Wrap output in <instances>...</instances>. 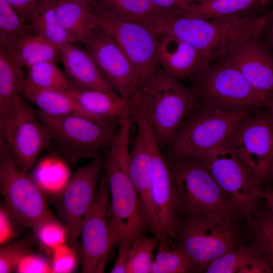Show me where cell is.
I'll list each match as a JSON object with an SVG mask.
<instances>
[{"mask_svg": "<svg viewBox=\"0 0 273 273\" xmlns=\"http://www.w3.org/2000/svg\"><path fill=\"white\" fill-rule=\"evenodd\" d=\"M94 11L98 26L114 39L138 71L143 82L153 76L158 69L161 35L147 23L121 20Z\"/></svg>", "mask_w": 273, "mask_h": 273, "instance_id": "cell-14", "label": "cell"}, {"mask_svg": "<svg viewBox=\"0 0 273 273\" xmlns=\"http://www.w3.org/2000/svg\"><path fill=\"white\" fill-rule=\"evenodd\" d=\"M27 22L34 33L59 49L68 43H73L58 21L54 0H38L28 18Z\"/></svg>", "mask_w": 273, "mask_h": 273, "instance_id": "cell-27", "label": "cell"}, {"mask_svg": "<svg viewBox=\"0 0 273 273\" xmlns=\"http://www.w3.org/2000/svg\"><path fill=\"white\" fill-rule=\"evenodd\" d=\"M74 43H68L61 47L60 57L66 75L75 86L116 92L87 51Z\"/></svg>", "mask_w": 273, "mask_h": 273, "instance_id": "cell-22", "label": "cell"}, {"mask_svg": "<svg viewBox=\"0 0 273 273\" xmlns=\"http://www.w3.org/2000/svg\"><path fill=\"white\" fill-rule=\"evenodd\" d=\"M265 16L203 18L166 14L149 24L161 35H169L189 44L211 63L223 59L237 45L260 35L268 23Z\"/></svg>", "mask_w": 273, "mask_h": 273, "instance_id": "cell-1", "label": "cell"}, {"mask_svg": "<svg viewBox=\"0 0 273 273\" xmlns=\"http://www.w3.org/2000/svg\"><path fill=\"white\" fill-rule=\"evenodd\" d=\"M272 0H204L194 4L189 16L203 18L240 15L262 7Z\"/></svg>", "mask_w": 273, "mask_h": 273, "instance_id": "cell-30", "label": "cell"}, {"mask_svg": "<svg viewBox=\"0 0 273 273\" xmlns=\"http://www.w3.org/2000/svg\"><path fill=\"white\" fill-rule=\"evenodd\" d=\"M16 225L19 226L8 211L0 207V245L9 243L17 236ZM20 227V226H19Z\"/></svg>", "mask_w": 273, "mask_h": 273, "instance_id": "cell-41", "label": "cell"}, {"mask_svg": "<svg viewBox=\"0 0 273 273\" xmlns=\"http://www.w3.org/2000/svg\"><path fill=\"white\" fill-rule=\"evenodd\" d=\"M157 59L162 69L179 80L197 78L212 64L189 44L166 35H161Z\"/></svg>", "mask_w": 273, "mask_h": 273, "instance_id": "cell-20", "label": "cell"}, {"mask_svg": "<svg viewBox=\"0 0 273 273\" xmlns=\"http://www.w3.org/2000/svg\"><path fill=\"white\" fill-rule=\"evenodd\" d=\"M4 50L28 68L43 62H55L60 56L58 47L34 32L21 36L10 48Z\"/></svg>", "mask_w": 273, "mask_h": 273, "instance_id": "cell-28", "label": "cell"}, {"mask_svg": "<svg viewBox=\"0 0 273 273\" xmlns=\"http://www.w3.org/2000/svg\"><path fill=\"white\" fill-rule=\"evenodd\" d=\"M128 101L130 110H140L146 115L161 149L200 106L196 87L186 86L179 79L159 68Z\"/></svg>", "mask_w": 273, "mask_h": 273, "instance_id": "cell-3", "label": "cell"}, {"mask_svg": "<svg viewBox=\"0 0 273 273\" xmlns=\"http://www.w3.org/2000/svg\"><path fill=\"white\" fill-rule=\"evenodd\" d=\"M4 1L17 11L23 20L27 22L28 18L38 0Z\"/></svg>", "mask_w": 273, "mask_h": 273, "instance_id": "cell-44", "label": "cell"}, {"mask_svg": "<svg viewBox=\"0 0 273 273\" xmlns=\"http://www.w3.org/2000/svg\"><path fill=\"white\" fill-rule=\"evenodd\" d=\"M109 191L103 170L94 201L81 225L78 249L81 272H104L113 247L108 218Z\"/></svg>", "mask_w": 273, "mask_h": 273, "instance_id": "cell-13", "label": "cell"}, {"mask_svg": "<svg viewBox=\"0 0 273 273\" xmlns=\"http://www.w3.org/2000/svg\"><path fill=\"white\" fill-rule=\"evenodd\" d=\"M223 59L235 67L254 88L273 96V55L260 35L243 40Z\"/></svg>", "mask_w": 273, "mask_h": 273, "instance_id": "cell-19", "label": "cell"}, {"mask_svg": "<svg viewBox=\"0 0 273 273\" xmlns=\"http://www.w3.org/2000/svg\"><path fill=\"white\" fill-rule=\"evenodd\" d=\"M179 215H240L205 164L198 158L167 159Z\"/></svg>", "mask_w": 273, "mask_h": 273, "instance_id": "cell-4", "label": "cell"}, {"mask_svg": "<svg viewBox=\"0 0 273 273\" xmlns=\"http://www.w3.org/2000/svg\"><path fill=\"white\" fill-rule=\"evenodd\" d=\"M24 67L9 51L0 48V132L21 97L25 78Z\"/></svg>", "mask_w": 273, "mask_h": 273, "instance_id": "cell-24", "label": "cell"}, {"mask_svg": "<svg viewBox=\"0 0 273 273\" xmlns=\"http://www.w3.org/2000/svg\"><path fill=\"white\" fill-rule=\"evenodd\" d=\"M250 226L255 239L254 244L273 271V212L268 207L266 210L257 211Z\"/></svg>", "mask_w": 273, "mask_h": 273, "instance_id": "cell-33", "label": "cell"}, {"mask_svg": "<svg viewBox=\"0 0 273 273\" xmlns=\"http://www.w3.org/2000/svg\"><path fill=\"white\" fill-rule=\"evenodd\" d=\"M52 136L53 145L68 160L100 157L116 136L118 126L107 125L80 115L55 116L35 110Z\"/></svg>", "mask_w": 273, "mask_h": 273, "instance_id": "cell-8", "label": "cell"}, {"mask_svg": "<svg viewBox=\"0 0 273 273\" xmlns=\"http://www.w3.org/2000/svg\"><path fill=\"white\" fill-rule=\"evenodd\" d=\"M32 231L41 245L51 252L69 239L67 228L57 218L41 223Z\"/></svg>", "mask_w": 273, "mask_h": 273, "instance_id": "cell-37", "label": "cell"}, {"mask_svg": "<svg viewBox=\"0 0 273 273\" xmlns=\"http://www.w3.org/2000/svg\"><path fill=\"white\" fill-rule=\"evenodd\" d=\"M16 270L19 273L52 272L51 262L42 255L31 252L22 259Z\"/></svg>", "mask_w": 273, "mask_h": 273, "instance_id": "cell-39", "label": "cell"}, {"mask_svg": "<svg viewBox=\"0 0 273 273\" xmlns=\"http://www.w3.org/2000/svg\"><path fill=\"white\" fill-rule=\"evenodd\" d=\"M238 273H273L269 264L257 254L247 260Z\"/></svg>", "mask_w": 273, "mask_h": 273, "instance_id": "cell-43", "label": "cell"}, {"mask_svg": "<svg viewBox=\"0 0 273 273\" xmlns=\"http://www.w3.org/2000/svg\"><path fill=\"white\" fill-rule=\"evenodd\" d=\"M57 19L73 43L82 44L97 26L94 9L87 0H54Z\"/></svg>", "mask_w": 273, "mask_h": 273, "instance_id": "cell-23", "label": "cell"}, {"mask_svg": "<svg viewBox=\"0 0 273 273\" xmlns=\"http://www.w3.org/2000/svg\"><path fill=\"white\" fill-rule=\"evenodd\" d=\"M0 188L2 205L20 228L32 231L41 223L57 218L49 207L45 192L19 167L1 140Z\"/></svg>", "mask_w": 273, "mask_h": 273, "instance_id": "cell-7", "label": "cell"}, {"mask_svg": "<svg viewBox=\"0 0 273 273\" xmlns=\"http://www.w3.org/2000/svg\"><path fill=\"white\" fill-rule=\"evenodd\" d=\"M202 106L223 110L267 107L273 98L254 88L241 72L224 59L210 64L198 76Z\"/></svg>", "mask_w": 273, "mask_h": 273, "instance_id": "cell-9", "label": "cell"}, {"mask_svg": "<svg viewBox=\"0 0 273 273\" xmlns=\"http://www.w3.org/2000/svg\"><path fill=\"white\" fill-rule=\"evenodd\" d=\"M136 132L129 150L130 175L147 214L150 229L155 235L161 231L151 195L152 155L151 140L154 132L150 123L142 111L132 113Z\"/></svg>", "mask_w": 273, "mask_h": 273, "instance_id": "cell-17", "label": "cell"}, {"mask_svg": "<svg viewBox=\"0 0 273 273\" xmlns=\"http://www.w3.org/2000/svg\"><path fill=\"white\" fill-rule=\"evenodd\" d=\"M266 108H267L269 110L270 115V116H271V120H272V123H273V98H272V99L270 101L268 105L267 106V107Z\"/></svg>", "mask_w": 273, "mask_h": 273, "instance_id": "cell-46", "label": "cell"}, {"mask_svg": "<svg viewBox=\"0 0 273 273\" xmlns=\"http://www.w3.org/2000/svg\"><path fill=\"white\" fill-rule=\"evenodd\" d=\"M0 140L8 146L19 167L28 172L38 156L52 145V136L35 110L20 97L2 132Z\"/></svg>", "mask_w": 273, "mask_h": 273, "instance_id": "cell-15", "label": "cell"}, {"mask_svg": "<svg viewBox=\"0 0 273 273\" xmlns=\"http://www.w3.org/2000/svg\"><path fill=\"white\" fill-rule=\"evenodd\" d=\"M155 7L168 14L190 15L194 4L184 0H148Z\"/></svg>", "mask_w": 273, "mask_h": 273, "instance_id": "cell-40", "label": "cell"}, {"mask_svg": "<svg viewBox=\"0 0 273 273\" xmlns=\"http://www.w3.org/2000/svg\"><path fill=\"white\" fill-rule=\"evenodd\" d=\"M253 110H223L200 105L184 121L165 148L168 159L200 158L224 143Z\"/></svg>", "mask_w": 273, "mask_h": 273, "instance_id": "cell-5", "label": "cell"}, {"mask_svg": "<svg viewBox=\"0 0 273 273\" xmlns=\"http://www.w3.org/2000/svg\"><path fill=\"white\" fill-rule=\"evenodd\" d=\"M33 240L30 235H26L1 246L0 273H10L16 270L22 259L32 252Z\"/></svg>", "mask_w": 273, "mask_h": 273, "instance_id": "cell-36", "label": "cell"}, {"mask_svg": "<svg viewBox=\"0 0 273 273\" xmlns=\"http://www.w3.org/2000/svg\"><path fill=\"white\" fill-rule=\"evenodd\" d=\"M132 241L125 240L117 245L118 250L116 261L111 270L112 273H128L129 253Z\"/></svg>", "mask_w": 273, "mask_h": 273, "instance_id": "cell-42", "label": "cell"}, {"mask_svg": "<svg viewBox=\"0 0 273 273\" xmlns=\"http://www.w3.org/2000/svg\"><path fill=\"white\" fill-rule=\"evenodd\" d=\"M87 1H88L90 3H91L92 1V0H87Z\"/></svg>", "mask_w": 273, "mask_h": 273, "instance_id": "cell-50", "label": "cell"}, {"mask_svg": "<svg viewBox=\"0 0 273 273\" xmlns=\"http://www.w3.org/2000/svg\"><path fill=\"white\" fill-rule=\"evenodd\" d=\"M152 155L151 195L161 235L173 239L180 219L177 211L171 170L154 134L151 140Z\"/></svg>", "mask_w": 273, "mask_h": 273, "instance_id": "cell-18", "label": "cell"}, {"mask_svg": "<svg viewBox=\"0 0 273 273\" xmlns=\"http://www.w3.org/2000/svg\"><path fill=\"white\" fill-rule=\"evenodd\" d=\"M159 241V236L147 237L144 235L132 241L129 253L128 273H151L154 260V251Z\"/></svg>", "mask_w": 273, "mask_h": 273, "instance_id": "cell-34", "label": "cell"}, {"mask_svg": "<svg viewBox=\"0 0 273 273\" xmlns=\"http://www.w3.org/2000/svg\"><path fill=\"white\" fill-rule=\"evenodd\" d=\"M68 91L86 113L103 124L118 126L123 117L130 114L129 101L116 92L76 86Z\"/></svg>", "mask_w": 273, "mask_h": 273, "instance_id": "cell-21", "label": "cell"}, {"mask_svg": "<svg viewBox=\"0 0 273 273\" xmlns=\"http://www.w3.org/2000/svg\"><path fill=\"white\" fill-rule=\"evenodd\" d=\"M269 21H271V27L270 28V38L271 46L273 48V17Z\"/></svg>", "mask_w": 273, "mask_h": 273, "instance_id": "cell-47", "label": "cell"}, {"mask_svg": "<svg viewBox=\"0 0 273 273\" xmlns=\"http://www.w3.org/2000/svg\"><path fill=\"white\" fill-rule=\"evenodd\" d=\"M21 95L46 114L55 116L80 115L94 119L68 90L38 88L24 81Z\"/></svg>", "mask_w": 273, "mask_h": 273, "instance_id": "cell-25", "label": "cell"}, {"mask_svg": "<svg viewBox=\"0 0 273 273\" xmlns=\"http://www.w3.org/2000/svg\"><path fill=\"white\" fill-rule=\"evenodd\" d=\"M267 19L269 20L273 17V10L268 14L265 15Z\"/></svg>", "mask_w": 273, "mask_h": 273, "instance_id": "cell-49", "label": "cell"}, {"mask_svg": "<svg viewBox=\"0 0 273 273\" xmlns=\"http://www.w3.org/2000/svg\"><path fill=\"white\" fill-rule=\"evenodd\" d=\"M199 158L239 214L251 225L258 211L261 182L225 143Z\"/></svg>", "mask_w": 273, "mask_h": 273, "instance_id": "cell-10", "label": "cell"}, {"mask_svg": "<svg viewBox=\"0 0 273 273\" xmlns=\"http://www.w3.org/2000/svg\"><path fill=\"white\" fill-rule=\"evenodd\" d=\"M95 11L123 20L148 22L166 14L148 0H92Z\"/></svg>", "mask_w": 273, "mask_h": 273, "instance_id": "cell-26", "label": "cell"}, {"mask_svg": "<svg viewBox=\"0 0 273 273\" xmlns=\"http://www.w3.org/2000/svg\"><path fill=\"white\" fill-rule=\"evenodd\" d=\"M28 69L24 81L35 87L69 90L75 86L55 61L41 62Z\"/></svg>", "mask_w": 273, "mask_h": 273, "instance_id": "cell-31", "label": "cell"}, {"mask_svg": "<svg viewBox=\"0 0 273 273\" xmlns=\"http://www.w3.org/2000/svg\"><path fill=\"white\" fill-rule=\"evenodd\" d=\"M225 144L261 183L273 177V123L268 108L242 119Z\"/></svg>", "mask_w": 273, "mask_h": 273, "instance_id": "cell-12", "label": "cell"}, {"mask_svg": "<svg viewBox=\"0 0 273 273\" xmlns=\"http://www.w3.org/2000/svg\"><path fill=\"white\" fill-rule=\"evenodd\" d=\"M52 272L70 273L75 268L77 253L71 246L65 244L52 252Z\"/></svg>", "mask_w": 273, "mask_h": 273, "instance_id": "cell-38", "label": "cell"}, {"mask_svg": "<svg viewBox=\"0 0 273 273\" xmlns=\"http://www.w3.org/2000/svg\"><path fill=\"white\" fill-rule=\"evenodd\" d=\"M190 4H200L203 2L204 0H184Z\"/></svg>", "mask_w": 273, "mask_h": 273, "instance_id": "cell-48", "label": "cell"}, {"mask_svg": "<svg viewBox=\"0 0 273 273\" xmlns=\"http://www.w3.org/2000/svg\"><path fill=\"white\" fill-rule=\"evenodd\" d=\"M82 44L114 91L129 100L143 82L114 39L97 25Z\"/></svg>", "mask_w": 273, "mask_h": 273, "instance_id": "cell-16", "label": "cell"}, {"mask_svg": "<svg viewBox=\"0 0 273 273\" xmlns=\"http://www.w3.org/2000/svg\"><path fill=\"white\" fill-rule=\"evenodd\" d=\"M159 236L157 253L151 273H187L198 271L188 254L171 238L164 234Z\"/></svg>", "mask_w": 273, "mask_h": 273, "instance_id": "cell-29", "label": "cell"}, {"mask_svg": "<svg viewBox=\"0 0 273 273\" xmlns=\"http://www.w3.org/2000/svg\"><path fill=\"white\" fill-rule=\"evenodd\" d=\"M260 196L266 201L267 207L273 212V190L262 189Z\"/></svg>", "mask_w": 273, "mask_h": 273, "instance_id": "cell-45", "label": "cell"}, {"mask_svg": "<svg viewBox=\"0 0 273 273\" xmlns=\"http://www.w3.org/2000/svg\"><path fill=\"white\" fill-rule=\"evenodd\" d=\"M103 165L101 157L93 159L78 168L63 189L52 197L61 221L68 231L70 246L77 254L81 225L95 199Z\"/></svg>", "mask_w": 273, "mask_h": 273, "instance_id": "cell-11", "label": "cell"}, {"mask_svg": "<svg viewBox=\"0 0 273 273\" xmlns=\"http://www.w3.org/2000/svg\"><path fill=\"white\" fill-rule=\"evenodd\" d=\"M132 121L120 123L114 141L104 159L110 197L108 218L113 247L125 240L132 241L150 229L147 214L132 181L129 170Z\"/></svg>", "mask_w": 273, "mask_h": 273, "instance_id": "cell-2", "label": "cell"}, {"mask_svg": "<svg viewBox=\"0 0 273 273\" xmlns=\"http://www.w3.org/2000/svg\"><path fill=\"white\" fill-rule=\"evenodd\" d=\"M34 32L28 23L4 0H0V48L9 49L21 36Z\"/></svg>", "mask_w": 273, "mask_h": 273, "instance_id": "cell-32", "label": "cell"}, {"mask_svg": "<svg viewBox=\"0 0 273 273\" xmlns=\"http://www.w3.org/2000/svg\"><path fill=\"white\" fill-rule=\"evenodd\" d=\"M198 271L244 244V233L234 220L217 214L183 216L174 238Z\"/></svg>", "mask_w": 273, "mask_h": 273, "instance_id": "cell-6", "label": "cell"}, {"mask_svg": "<svg viewBox=\"0 0 273 273\" xmlns=\"http://www.w3.org/2000/svg\"><path fill=\"white\" fill-rule=\"evenodd\" d=\"M258 254L254 244H243L212 261L204 271L206 273H238L247 260Z\"/></svg>", "mask_w": 273, "mask_h": 273, "instance_id": "cell-35", "label": "cell"}]
</instances>
